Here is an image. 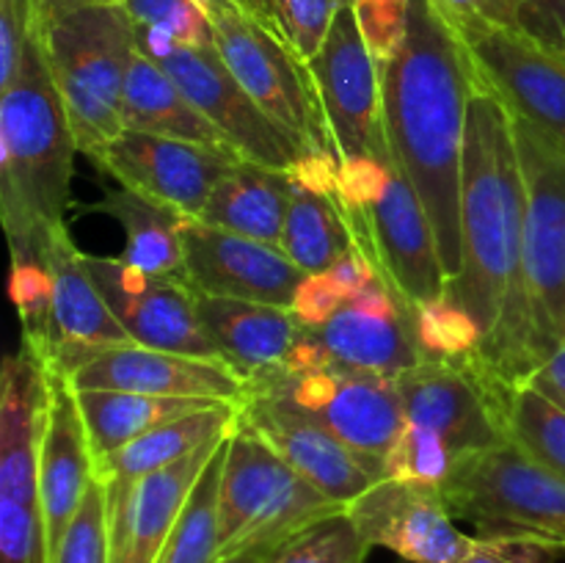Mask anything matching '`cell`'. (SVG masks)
Segmentation results:
<instances>
[{
  "mask_svg": "<svg viewBox=\"0 0 565 563\" xmlns=\"http://www.w3.org/2000/svg\"><path fill=\"white\" fill-rule=\"evenodd\" d=\"M215 47L243 92L307 152H334L307 61L243 11L210 17Z\"/></svg>",
  "mask_w": 565,
  "mask_h": 563,
  "instance_id": "cell-14",
  "label": "cell"
},
{
  "mask_svg": "<svg viewBox=\"0 0 565 563\" xmlns=\"http://www.w3.org/2000/svg\"><path fill=\"white\" fill-rule=\"evenodd\" d=\"M461 235V274L445 293L478 320L486 342L516 307L522 287L524 171L511 110L480 86L463 141Z\"/></svg>",
  "mask_w": 565,
  "mask_h": 563,
  "instance_id": "cell-2",
  "label": "cell"
},
{
  "mask_svg": "<svg viewBox=\"0 0 565 563\" xmlns=\"http://www.w3.org/2000/svg\"><path fill=\"white\" fill-rule=\"evenodd\" d=\"M281 544H259L248 546V550L232 552V555H224L218 563H274L276 555H279Z\"/></svg>",
  "mask_w": 565,
  "mask_h": 563,
  "instance_id": "cell-50",
  "label": "cell"
},
{
  "mask_svg": "<svg viewBox=\"0 0 565 563\" xmlns=\"http://www.w3.org/2000/svg\"><path fill=\"white\" fill-rule=\"evenodd\" d=\"M42 257L53 274V315L47 348L36 357L47 368L70 375L94 353L132 342L94 285L86 254L72 243L66 224L50 232Z\"/></svg>",
  "mask_w": 565,
  "mask_h": 563,
  "instance_id": "cell-21",
  "label": "cell"
},
{
  "mask_svg": "<svg viewBox=\"0 0 565 563\" xmlns=\"http://www.w3.org/2000/svg\"><path fill=\"white\" fill-rule=\"evenodd\" d=\"M36 36V0H0V88L20 72Z\"/></svg>",
  "mask_w": 565,
  "mask_h": 563,
  "instance_id": "cell-42",
  "label": "cell"
},
{
  "mask_svg": "<svg viewBox=\"0 0 565 563\" xmlns=\"http://www.w3.org/2000/svg\"><path fill=\"white\" fill-rule=\"evenodd\" d=\"M81 403L83 423H86L88 442H92L94 461L119 447L130 445L138 436L149 434L158 425L171 423L185 414L204 412L218 403L213 397H163L143 395V392H116V390H75Z\"/></svg>",
  "mask_w": 565,
  "mask_h": 563,
  "instance_id": "cell-31",
  "label": "cell"
},
{
  "mask_svg": "<svg viewBox=\"0 0 565 563\" xmlns=\"http://www.w3.org/2000/svg\"><path fill=\"white\" fill-rule=\"evenodd\" d=\"M88 158L121 188L166 204L185 219H199L215 182L243 160L224 149L141 130H121Z\"/></svg>",
  "mask_w": 565,
  "mask_h": 563,
  "instance_id": "cell-17",
  "label": "cell"
},
{
  "mask_svg": "<svg viewBox=\"0 0 565 563\" xmlns=\"http://www.w3.org/2000/svg\"><path fill=\"white\" fill-rule=\"evenodd\" d=\"M50 563H110L108 497L97 475L88 484L81 508Z\"/></svg>",
  "mask_w": 565,
  "mask_h": 563,
  "instance_id": "cell-39",
  "label": "cell"
},
{
  "mask_svg": "<svg viewBox=\"0 0 565 563\" xmlns=\"http://www.w3.org/2000/svg\"><path fill=\"white\" fill-rule=\"evenodd\" d=\"M226 436L138 480H103L108 497L110 563H158L188 495Z\"/></svg>",
  "mask_w": 565,
  "mask_h": 563,
  "instance_id": "cell-24",
  "label": "cell"
},
{
  "mask_svg": "<svg viewBox=\"0 0 565 563\" xmlns=\"http://www.w3.org/2000/svg\"><path fill=\"white\" fill-rule=\"evenodd\" d=\"M348 513L370 546L397 552L408 563H458L472 544L436 486L381 478Z\"/></svg>",
  "mask_w": 565,
  "mask_h": 563,
  "instance_id": "cell-19",
  "label": "cell"
},
{
  "mask_svg": "<svg viewBox=\"0 0 565 563\" xmlns=\"http://www.w3.org/2000/svg\"><path fill=\"white\" fill-rule=\"evenodd\" d=\"M370 550L345 508L287 539L274 563H364Z\"/></svg>",
  "mask_w": 565,
  "mask_h": 563,
  "instance_id": "cell-36",
  "label": "cell"
},
{
  "mask_svg": "<svg viewBox=\"0 0 565 563\" xmlns=\"http://www.w3.org/2000/svg\"><path fill=\"white\" fill-rule=\"evenodd\" d=\"M9 296L22 323V340L42 353L50 340L53 315V274L44 257H11Z\"/></svg>",
  "mask_w": 565,
  "mask_h": 563,
  "instance_id": "cell-37",
  "label": "cell"
},
{
  "mask_svg": "<svg viewBox=\"0 0 565 563\" xmlns=\"http://www.w3.org/2000/svg\"><path fill=\"white\" fill-rule=\"evenodd\" d=\"M44 373H47V403H44L42 439H39V491H42L47 557L53 561L94 478V453L75 386L61 370L44 364Z\"/></svg>",
  "mask_w": 565,
  "mask_h": 563,
  "instance_id": "cell-25",
  "label": "cell"
},
{
  "mask_svg": "<svg viewBox=\"0 0 565 563\" xmlns=\"http://www.w3.org/2000/svg\"><path fill=\"white\" fill-rule=\"evenodd\" d=\"M196 312L204 331L218 346L221 359L241 373L246 384L279 370L303 334L298 315L274 304L196 293Z\"/></svg>",
  "mask_w": 565,
  "mask_h": 563,
  "instance_id": "cell-26",
  "label": "cell"
},
{
  "mask_svg": "<svg viewBox=\"0 0 565 563\" xmlns=\"http://www.w3.org/2000/svg\"><path fill=\"white\" fill-rule=\"evenodd\" d=\"M303 279L307 274L281 248L188 219L185 285L199 296L290 309Z\"/></svg>",
  "mask_w": 565,
  "mask_h": 563,
  "instance_id": "cell-20",
  "label": "cell"
},
{
  "mask_svg": "<svg viewBox=\"0 0 565 563\" xmlns=\"http://www.w3.org/2000/svg\"><path fill=\"white\" fill-rule=\"evenodd\" d=\"M44 403V362L22 340L0 379V563H50L39 491Z\"/></svg>",
  "mask_w": 565,
  "mask_h": 563,
  "instance_id": "cell-9",
  "label": "cell"
},
{
  "mask_svg": "<svg viewBox=\"0 0 565 563\" xmlns=\"http://www.w3.org/2000/svg\"><path fill=\"white\" fill-rule=\"evenodd\" d=\"M88 210L119 221L125 230V248L119 257L127 265L185 282V215L130 188L105 191V196L88 204Z\"/></svg>",
  "mask_w": 565,
  "mask_h": 563,
  "instance_id": "cell-29",
  "label": "cell"
},
{
  "mask_svg": "<svg viewBox=\"0 0 565 563\" xmlns=\"http://www.w3.org/2000/svg\"><path fill=\"white\" fill-rule=\"evenodd\" d=\"M472 61L434 0H412L401 47L381 64L384 125L395 163L406 171L434 226L447 282L463 265L461 180L472 94Z\"/></svg>",
  "mask_w": 565,
  "mask_h": 563,
  "instance_id": "cell-1",
  "label": "cell"
},
{
  "mask_svg": "<svg viewBox=\"0 0 565 563\" xmlns=\"http://www.w3.org/2000/svg\"><path fill=\"white\" fill-rule=\"evenodd\" d=\"M505 439L539 467L565 480V412L544 392L511 386L505 401Z\"/></svg>",
  "mask_w": 565,
  "mask_h": 563,
  "instance_id": "cell-34",
  "label": "cell"
},
{
  "mask_svg": "<svg viewBox=\"0 0 565 563\" xmlns=\"http://www.w3.org/2000/svg\"><path fill=\"white\" fill-rule=\"evenodd\" d=\"M340 6H353V0H337Z\"/></svg>",
  "mask_w": 565,
  "mask_h": 563,
  "instance_id": "cell-53",
  "label": "cell"
},
{
  "mask_svg": "<svg viewBox=\"0 0 565 563\" xmlns=\"http://www.w3.org/2000/svg\"><path fill=\"white\" fill-rule=\"evenodd\" d=\"M77 144L50 77L39 36L0 88V215L11 257H42L64 226Z\"/></svg>",
  "mask_w": 565,
  "mask_h": 563,
  "instance_id": "cell-4",
  "label": "cell"
},
{
  "mask_svg": "<svg viewBox=\"0 0 565 563\" xmlns=\"http://www.w3.org/2000/svg\"><path fill=\"white\" fill-rule=\"evenodd\" d=\"M513 132L524 171L522 287L475 359L505 386H522L565 342V152L519 116Z\"/></svg>",
  "mask_w": 565,
  "mask_h": 563,
  "instance_id": "cell-3",
  "label": "cell"
},
{
  "mask_svg": "<svg viewBox=\"0 0 565 563\" xmlns=\"http://www.w3.org/2000/svg\"><path fill=\"white\" fill-rule=\"evenodd\" d=\"M237 417H241L237 403H218V406L204 408V412L177 417L171 423L158 425L149 434L138 436L130 445L97 458L94 475L108 484V480H138L149 472H158V469L193 456L210 442L232 434Z\"/></svg>",
  "mask_w": 565,
  "mask_h": 563,
  "instance_id": "cell-30",
  "label": "cell"
},
{
  "mask_svg": "<svg viewBox=\"0 0 565 563\" xmlns=\"http://www.w3.org/2000/svg\"><path fill=\"white\" fill-rule=\"evenodd\" d=\"M237 419L340 506L348 508L379 480L329 428L279 397L246 392Z\"/></svg>",
  "mask_w": 565,
  "mask_h": 563,
  "instance_id": "cell-22",
  "label": "cell"
},
{
  "mask_svg": "<svg viewBox=\"0 0 565 563\" xmlns=\"http://www.w3.org/2000/svg\"><path fill=\"white\" fill-rule=\"evenodd\" d=\"M221 557L285 544L309 524L345 511L237 419L221 475Z\"/></svg>",
  "mask_w": 565,
  "mask_h": 563,
  "instance_id": "cell-8",
  "label": "cell"
},
{
  "mask_svg": "<svg viewBox=\"0 0 565 563\" xmlns=\"http://www.w3.org/2000/svg\"><path fill=\"white\" fill-rule=\"evenodd\" d=\"M86 268L132 342L224 362L218 346L199 320L196 293L185 282L147 274L121 257L86 254Z\"/></svg>",
  "mask_w": 565,
  "mask_h": 563,
  "instance_id": "cell-18",
  "label": "cell"
},
{
  "mask_svg": "<svg viewBox=\"0 0 565 563\" xmlns=\"http://www.w3.org/2000/svg\"><path fill=\"white\" fill-rule=\"evenodd\" d=\"M36 36L77 152L94 155L125 130L121 94L136 25L121 6L39 3Z\"/></svg>",
  "mask_w": 565,
  "mask_h": 563,
  "instance_id": "cell-6",
  "label": "cell"
},
{
  "mask_svg": "<svg viewBox=\"0 0 565 563\" xmlns=\"http://www.w3.org/2000/svg\"><path fill=\"white\" fill-rule=\"evenodd\" d=\"M290 191V171L241 160L215 182L196 221L281 248Z\"/></svg>",
  "mask_w": 565,
  "mask_h": 563,
  "instance_id": "cell-27",
  "label": "cell"
},
{
  "mask_svg": "<svg viewBox=\"0 0 565 563\" xmlns=\"http://www.w3.org/2000/svg\"><path fill=\"white\" fill-rule=\"evenodd\" d=\"M414 334H417L423 362L472 357L483 346V331L478 320L447 293L414 307Z\"/></svg>",
  "mask_w": 565,
  "mask_h": 563,
  "instance_id": "cell-35",
  "label": "cell"
},
{
  "mask_svg": "<svg viewBox=\"0 0 565 563\" xmlns=\"http://www.w3.org/2000/svg\"><path fill=\"white\" fill-rule=\"evenodd\" d=\"M307 66L337 158L395 160L384 125L381 66L359 31L353 6H340L323 47Z\"/></svg>",
  "mask_w": 565,
  "mask_h": 563,
  "instance_id": "cell-16",
  "label": "cell"
},
{
  "mask_svg": "<svg viewBox=\"0 0 565 563\" xmlns=\"http://www.w3.org/2000/svg\"><path fill=\"white\" fill-rule=\"evenodd\" d=\"M403 431L386 458L384 478L441 486L458 467L505 439L511 386L472 357L419 362L397 375Z\"/></svg>",
  "mask_w": 565,
  "mask_h": 563,
  "instance_id": "cell-5",
  "label": "cell"
},
{
  "mask_svg": "<svg viewBox=\"0 0 565 563\" xmlns=\"http://www.w3.org/2000/svg\"><path fill=\"white\" fill-rule=\"evenodd\" d=\"M331 196L340 202L364 257L412 307L445 296L447 276L434 226L395 160H340Z\"/></svg>",
  "mask_w": 565,
  "mask_h": 563,
  "instance_id": "cell-7",
  "label": "cell"
},
{
  "mask_svg": "<svg viewBox=\"0 0 565 563\" xmlns=\"http://www.w3.org/2000/svg\"><path fill=\"white\" fill-rule=\"evenodd\" d=\"M447 20L467 47L480 88L565 152V50L550 47L516 28Z\"/></svg>",
  "mask_w": 565,
  "mask_h": 563,
  "instance_id": "cell-15",
  "label": "cell"
},
{
  "mask_svg": "<svg viewBox=\"0 0 565 563\" xmlns=\"http://www.w3.org/2000/svg\"><path fill=\"white\" fill-rule=\"evenodd\" d=\"M121 9L130 14L132 25L163 33L185 47L215 44L213 20L196 0H125Z\"/></svg>",
  "mask_w": 565,
  "mask_h": 563,
  "instance_id": "cell-38",
  "label": "cell"
},
{
  "mask_svg": "<svg viewBox=\"0 0 565 563\" xmlns=\"http://www.w3.org/2000/svg\"><path fill=\"white\" fill-rule=\"evenodd\" d=\"M524 31L555 50H565V0H513Z\"/></svg>",
  "mask_w": 565,
  "mask_h": 563,
  "instance_id": "cell-45",
  "label": "cell"
},
{
  "mask_svg": "<svg viewBox=\"0 0 565 563\" xmlns=\"http://www.w3.org/2000/svg\"><path fill=\"white\" fill-rule=\"evenodd\" d=\"M434 3L452 20H480L524 31L522 14L513 0H434Z\"/></svg>",
  "mask_w": 565,
  "mask_h": 563,
  "instance_id": "cell-46",
  "label": "cell"
},
{
  "mask_svg": "<svg viewBox=\"0 0 565 563\" xmlns=\"http://www.w3.org/2000/svg\"><path fill=\"white\" fill-rule=\"evenodd\" d=\"M121 121H125V130L154 132V136L180 138V141L235 152L224 132L185 97V92L171 81L169 72L138 50L125 77Z\"/></svg>",
  "mask_w": 565,
  "mask_h": 563,
  "instance_id": "cell-28",
  "label": "cell"
},
{
  "mask_svg": "<svg viewBox=\"0 0 565 563\" xmlns=\"http://www.w3.org/2000/svg\"><path fill=\"white\" fill-rule=\"evenodd\" d=\"M287 44L301 61H312L323 47L340 3L337 0H276Z\"/></svg>",
  "mask_w": 565,
  "mask_h": 563,
  "instance_id": "cell-40",
  "label": "cell"
},
{
  "mask_svg": "<svg viewBox=\"0 0 565 563\" xmlns=\"http://www.w3.org/2000/svg\"><path fill=\"white\" fill-rule=\"evenodd\" d=\"M408 9L412 0H353L359 31L379 66L401 47L408 28Z\"/></svg>",
  "mask_w": 565,
  "mask_h": 563,
  "instance_id": "cell-41",
  "label": "cell"
},
{
  "mask_svg": "<svg viewBox=\"0 0 565 563\" xmlns=\"http://www.w3.org/2000/svg\"><path fill=\"white\" fill-rule=\"evenodd\" d=\"M342 304H345V293L323 270V274H307V279L298 285L290 309L303 326L315 329V326H323Z\"/></svg>",
  "mask_w": 565,
  "mask_h": 563,
  "instance_id": "cell-44",
  "label": "cell"
},
{
  "mask_svg": "<svg viewBox=\"0 0 565 563\" xmlns=\"http://www.w3.org/2000/svg\"><path fill=\"white\" fill-rule=\"evenodd\" d=\"M441 497L452 517L475 524L478 535L565 550V480L511 442L469 458L441 486Z\"/></svg>",
  "mask_w": 565,
  "mask_h": 563,
  "instance_id": "cell-10",
  "label": "cell"
},
{
  "mask_svg": "<svg viewBox=\"0 0 565 563\" xmlns=\"http://www.w3.org/2000/svg\"><path fill=\"white\" fill-rule=\"evenodd\" d=\"M241 6H243V14H246L248 20L263 25L265 31H270L274 36L285 39V31H281V22H279V3H276V0H241Z\"/></svg>",
  "mask_w": 565,
  "mask_h": 563,
  "instance_id": "cell-49",
  "label": "cell"
},
{
  "mask_svg": "<svg viewBox=\"0 0 565 563\" xmlns=\"http://www.w3.org/2000/svg\"><path fill=\"white\" fill-rule=\"evenodd\" d=\"M356 246L340 202L292 180L281 252L303 270L323 274Z\"/></svg>",
  "mask_w": 565,
  "mask_h": 563,
  "instance_id": "cell-32",
  "label": "cell"
},
{
  "mask_svg": "<svg viewBox=\"0 0 565 563\" xmlns=\"http://www.w3.org/2000/svg\"><path fill=\"white\" fill-rule=\"evenodd\" d=\"M136 47L154 64L163 66L171 81L185 92V97L224 132L243 160L290 171L307 149L276 125L246 92L230 66L221 59L218 47H185L171 42L163 33L136 28Z\"/></svg>",
  "mask_w": 565,
  "mask_h": 563,
  "instance_id": "cell-13",
  "label": "cell"
},
{
  "mask_svg": "<svg viewBox=\"0 0 565 563\" xmlns=\"http://www.w3.org/2000/svg\"><path fill=\"white\" fill-rule=\"evenodd\" d=\"M210 17H218V14H232V11H243L241 0H196Z\"/></svg>",
  "mask_w": 565,
  "mask_h": 563,
  "instance_id": "cell-51",
  "label": "cell"
},
{
  "mask_svg": "<svg viewBox=\"0 0 565 563\" xmlns=\"http://www.w3.org/2000/svg\"><path fill=\"white\" fill-rule=\"evenodd\" d=\"M527 384L544 392L552 403H557L565 412V342H561V348L530 375Z\"/></svg>",
  "mask_w": 565,
  "mask_h": 563,
  "instance_id": "cell-48",
  "label": "cell"
},
{
  "mask_svg": "<svg viewBox=\"0 0 565 563\" xmlns=\"http://www.w3.org/2000/svg\"><path fill=\"white\" fill-rule=\"evenodd\" d=\"M246 392L279 397L307 417L318 419L342 445L356 453L359 461L375 478H384L386 458L403 431L397 379L334 368L307 373L279 368L263 379L248 381Z\"/></svg>",
  "mask_w": 565,
  "mask_h": 563,
  "instance_id": "cell-11",
  "label": "cell"
},
{
  "mask_svg": "<svg viewBox=\"0 0 565 563\" xmlns=\"http://www.w3.org/2000/svg\"><path fill=\"white\" fill-rule=\"evenodd\" d=\"M75 390L143 392L163 397H213L241 406L246 381L241 373L218 359L185 357L160 348L114 346L94 353L75 373L66 375Z\"/></svg>",
  "mask_w": 565,
  "mask_h": 563,
  "instance_id": "cell-23",
  "label": "cell"
},
{
  "mask_svg": "<svg viewBox=\"0 0 565 563\" xmlns=\"http://www.w3.org/2000/svg\"><path fill=\"white\" fill-rule=\"evenodd\" d=\"M557 550L524 539L472 535L467 555L458 563H555Z\"/></svg>",
  "mask_w": 565,
  "mask_h": 563,
  "instance_id": "cell-43",
  "label": "cell"
},
{
  "mask_svg": "<svg viewBox=\"0 0 565 563\" xmlns=\"http://www.w3.org/2000/svg\"><path fill=\"white\" fill-rule=\"evenodd\" d=\"M232 436V434H230ZM230 436L218 445L196 486L188 495L158 563H218L221 561V475Z\"/></svg>",
  "mask_w": 565,
  "mask_h": 563,
  "instance_id": "cell-33",
  "label": "cell"
},
{
  "mask_svg": "<svg viewBox=\"0 0 565 563\" xmlns=\"http://www.w3.org/2000/svg\"><path fill=\"white\" fill-rule=\"evenodd\" d=\"M419 362L414 307L390 282L375 276L345 298L323 326H303L301 340L281 368L290 373L334 368L397 379Z\"/></svg>",
  "mask_w": 565,
  "mask_h": 563,
  "instance_id": "cell-12",
  "label": "cell"
},
{
  "mask_svg": "<svg viewBox=\"0 0 565 563\" xmlns=\"http://www.w3.org/2000/svg\"><path fill=\"white\" fill-rule=\"evenodd\" d=\"M39 3H64V6H72V3H110V6H121L125 0H39Z\"/></svg>",
  "mask_w": 565,
  "mask_h": 563,
  "instance_id": "cell-52",
  "label": "cell"
},
{
  "mask_svg": "<svg viewBox=\"0 0 565 563\" xmlns=\"http://www.w3.org/2000/svg\"><path fill=\"white\" fill-rule=\"evenodd\" d=\"M326 274H329L331 282H334V285L345 293V298H351L353 293L362 290L367 282H373L375 276H379V270H375V265L364 257L362 248L353 246L351 252H348L345 257L337 259V263L331 265Z\"/></svg>",
  "mask_w": 565,
  "mask_h": 563,
  "instance_id": "cell-47",
  "label": "cell"
}]
</instances>
